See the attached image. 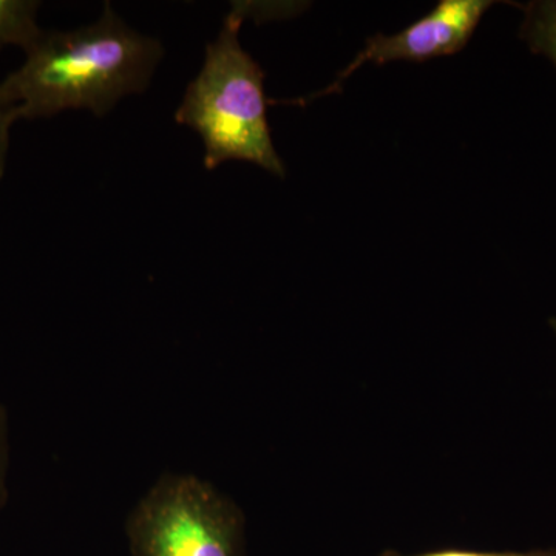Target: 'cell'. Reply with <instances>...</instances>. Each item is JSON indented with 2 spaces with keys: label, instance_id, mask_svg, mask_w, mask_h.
I'll return each mask as SVG.
<instances>
[{
  "label": "cell",
  "instance_id": "3957f363",
  "mask_svg": "<svg viewBox=\"0 0 556 556\" xmlns=\"http://www.w3.org/2000/svg\"><path fill=\"white\" fill-rule=\"evenodd\" d=\"M134 556H243L241 508L195 475L166 473L126 521Z\"/></svg>",
  "mask_w": 556,
  "mask_h": 556
},
{
  "label": "cell",
  "instance_id": "8992f818",
  "mask_svg": "<svg viewBox=\"0 0 556 556\" xmlns=\"http://www.w3.org/2000/svg\"><path fill=\"white\" fill-rule=\"evenodd\" d=\"M39 9L36 0H0V51L10 46L25 51L39 38Z\"/></svg>",
  "mask_w": 556,
  "mask_h": 556
},
{
  "label": "cell",
  "instance_id": "277c9868",
  "mask_svg": "<svg viewBox=\"0 0 556 556\" xmlns=\"http://www.w3.org/2000/svg\"><path fill=\"white\" fill-rule=\"evenodd\" d=\"M493 5V0H441L434 10L396 35L376 33L327 89L305 98V101L339 93L350 76L368 62L376 65L397 61L426 62L459 53Z\"/></svg>",
  "mask_w": 556,
  "mask_h": 556
},
{
  "label": "cell",
  "instance_id": "5b68a950",
  "mask_svg": "<svg viewBox=\"0 0 556 556\" xmlns=\"http://www.w3.org/2000/svg\"><path fill=\"white\" fill-rule=\"evenodd\" d=\"M521 10L519 36L532 53L546 58L556 67V0H535Z\"/></svg>",
  "mask_w": 556,
  "mask_h": 556
},
{
  "label": "cell",
  "instance_id": "ba28073f",
  "mask_svg": "<svg viewBox=\"0 0 556 556\" xmlns=\"http://www.w3.org/2000/svg\"><path fill=\"white\" fill-rule=\"evenodd\" d=\"M20 115H17L16 105L11 102L0 86V179L5 172L7 156H9L11 127Z\"/></svg>",
  "mask_w": 556,
  "mask_h": 556
},
{
  "label": "cell",
  "instance_id": "6da1fadb",
  "mask_svg": "<svg viewBox=\"0 0 556 556\" xmlns=\"http://www.w3.org/2000/svg\"><path fill=\"white\" fill-rule=\"evenodd\" d=\"M24 53L21 67L0 83L20 119L65 110L102 118L124 98L148 90L164 50L105 3L100 20L76 30H43Z\"/></svg>",
  "mask_w": 556,
  "mask_h": 556
},
{
  "label": "cell",
  "instance_id": "52a82bcc",
  "mask_svg": "<svg viewBox=\"0 0 556 556\" xmlns=\"http://www.w3.org/2000/svg\"><path fill=\"white\" fill-rule=\"evenodd\" d=\"M379 556H556V548H538V551L529 552H485L470 551V548L445 547L417 555H402L399 554V552L386 551Z\"/></svg>",
  "mask_w": 556,
  "mask_h": 556
},
{
  "label": "cell",
  "instance_id": "7a4b0ae2",
  "mask_svg": "<svg viewBox=\"0 0 556 556\" xmlns=\"http://www.w3.org/2000/svg\"><path fill=\"white\" fill-rule=\"evenodd\" d=\"M247 14V3H233L217 38L207 43L203 67L186 89L175 121L200 135L207 170L248 161L285 178L287 167L270 137L265 73L239 39Z\"/></svg>",
  "mask_w": 556,
  "mask_h": 556
},
{
  "label": "cell",
  "instance_id": "30bf717a",
  "mask_svg": "<svg viewBox=\"0 0 556 556\" xmlns=\"http://www.w3.org/2000/svg\"><path fill=\"white\" fill-rule=\"evenodd\" d=\"M551 325H552V328H554V331L556 332V320H555V318H552Z\"/></svg>",
  "mask_w": 556,
  "mask_h": 556
},
{
  "label": "cell",
  "instance_id": "9c48e42d",
  "mask_svg": "<svg viewBox=\"0 0 556 556\" xmlns=\"http://www.w3.org/2000/svg\"><path fill=\"white\" fill-rule=\"evenodd\" d=\"M10 428L9 413L0 404V510L5 506L9 489H7V473H9L10 463Z\"/></svg>",
  "mask_w": 556,
  "mask_h": 556
}]
</instances>
